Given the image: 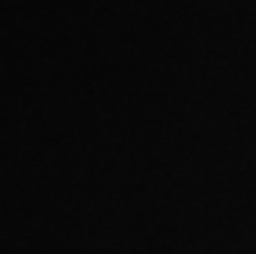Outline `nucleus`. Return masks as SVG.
I'll return each mask as SVG.
<instances>
[]
</instances>
